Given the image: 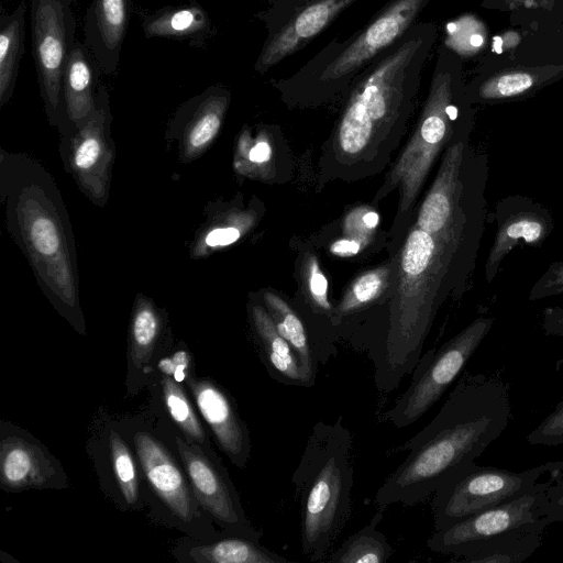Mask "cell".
<instances>
[{
  "mask_svg": "<svg viewBox=\"0 0 563 563\" xmlns=\"http://www.w3.org/2000/svg\"><path fill=\"white\" fill-rule=\"evenodd\" d=\"M189 364V354L184 350H179L172 356L162 358L158 363V368L166 376L173 377L174 380L183 382L187 377Z\"/></svg>",
  "mask_w": 563,
  "mask_h": 563,
  "instance_id": "cell-38",
  "label": "cell"
},
{
  "mask_svg": "<svg viewBox=\"0 0 563 563\" xmlns=\"http://www.w3.org/2000/svg\"><path fill=\"white\" fill-rule=\"evenodd\" d=\"M262 297L277 330L292 346L306 375L314 385L319 358L305 321L279 295L267 290Z\"/></svg>",
  "mask_w": 563,
  "mask_h": 563,
  "instance_id": "cell-25",
  "label": "cell"
},
{
  "mask_svg": "<svg viewBox=\"0 0 563 563\" xmlns=\"http://www.w3.org/2000/svg\"><path fill=\"white\" fill-rule=\"evenodd\" d=\"M190 556L198 563H286L289 559L272 551L260 541L238 536L191 549Z\"/></svg>",
  "mask_w": 563,
  "mask_h": 563,
  "instance_id": "cell-28",
  "label": "cell"
},
{
  "mask_svg": "<svg viewBox=\"0 0 563 563\" xmlns=\"http://www.w3.org/2000/svg\"><path fill=\"white\" fill-rule=\"evenodd\" d=\"M482 43H483V37H482V35H479V34H473V35L471 36V44H472L473 46H476V47H477V46H481V45H482Z\"/></svg>",
  "mask_w": 563,
  "mask_h": 563,
  "instance_id": "cell-44",
  "label": "cell"
},
{
  "mask_svg": "<svg viewBox=\"0 0 563 563\" xmlns=\"http://www.w3.org/2000/svg\"><path fill=\"white\" fill-rule=\"evenodd\" d=\"M357 0H268L256 18L266 37L254 64L260 75L306 47Z\"/></svg>",
  "mask_w": 563,
  "mask_h": 563,
  "instance_id": "cell-12",
  "label": "cell"
},
{
  "mask_svg": "<svg viewBox=\"0 0 563 563\" xmlns=\"http://www.w3.org/2000/svg\"><path fill=\"white\" fill-rule=\"evenodd\" d=\"M396 256L388 263L358 275L343 292L333 309V325L339 328L345 319L377 303L391 294L395 279Z\"/></svg>",
  "mask_w": 563,
  "mask_h": 563,
  "instance_id": "cell-24",
  "label": "cell"
},
{
  "mask_svg": "<svg viewBox=\"0 0 563 563\" xmlns=\"http://www.w3.org/2000/svg\"><path fill=\"white\" fill-rule=\"evenodd\" d=\"M301 278L313 313L318 317H324L333 325L334 308H332L328 298V280L314 254L308 253L305 256L301 266Z\"/></svg>",
  "mask_w": 563,
  "mask_h": 563,
  "instance_id": "cell-32",
  "label": "cell"
},
{
  "mask_svg": "<svg viewBox=\"0 0 563 563\" xmlns=\"http://www.w3.org/2000/svg\"><path fill=\"white\" fill-rule=\"evenodd\" d=\"M434 38L431 23L416 22L355 77L325 145L324 173L355 180L388 164L415 109Z\"/></svg>",
  "mask_w": 563,
  "mask_h": 563,
  "instance_id": "cell-1",
  "label": "cell"
},
{
  "mask_svg": "<svg viewBox=\"0 0 563 563\" xmlns=\"http://www.w3.org/2000/svg\"><path fill=\"white\" fill-rule=\"evenodd\" d=\"M446 56L441 53L429 93L410 139L374 196V200L379 201L398 189L395 227L399 229L412 214L437 158L442 155L460 126L467 120L466 113L461 112V104L455 101L457 97L454 93L453 77Z\"/></svg>",
  "mask_w": 563,
  "mask_h": 563,
  "instance_id": "cell-6",
  "label": "cell"
},
{
  "mask_svg": "<svg viewBox=\"0 0 563 563\" xmlns=\"http://www.w3.org/2000/svg\"><path fill=\"white\" fill-rule=\"evenodd\" d=\"M271 157L272 148L265 140H258V142L254 143V145L247 151V159L252 164H266L269 162Z\"/></svg>",
  "mask_w": 563,
  "mask_h": 563,
  "instance_id": "cell-41",
  "label": "cell"
},
{
  "mask_svg": "<svg viewBox=\"0 0 563 563\" xmlns=\"http://www.w3.org/2000/svg\"><path fill=\"white\" fill-rule=\"evenodd\" d=\"M495 219L497 231L484 267L487 283L495 279L506 255L521 241L539 247L554 229L550 210L521 195L499 199L495 205Z\"/></svg>",
  "mask_w": 563,
  "mask_h": 563,
  "instance_id": "cell-14",
  "label": "cell"
},
{
  "mask_svg": "<svg viewBox=\"0 0 563 563\" xmlns=\"http://www.w3.org/2000/svg\"><path fill=\"white\" fill-rule=\"evenodd\" d=\"M161 330V319L146 300H141L131 322V361L134 367H142L151 357Z\"/></svg>",
  "mask_w": 563,
  "mask_h": 563,
  "instance_id": "cell-30",
  "label": "cell"
},
{
  "mask_svg": "<svg viewBox=\"0 0 563 563\" xmlns=\"http://www.w3.org/2000/svg\"><path fill=\"white\" fill-rule=\"evenodd\" d=\"M541 503L542 516L549 523L563 521V472L554 473Z\"/></svg>",
  "mask_w": 563,
  "mask_h": 563,
  "instance_id": "cell-36",
  "label": "cell"
},
{
  "mask_svg": "<svg viewBox=\"0 0 563 563\" xmlns=\"http://www.w3.org/2000/svg\"><path fill=\"white\" fill-rule=\"evenodd\" d=\"M387 507L378 506L367 525L351 534L330 553V563H385L393 555V548L386 537L377 529Z\"/></svg>",
  "mask_w": 563,
  "mask_h": 563,
  "instance_id": "cell-27",
  "label": "cell"
},
{
  "mask_svg": "<svg viewBox=\"0 0 563 563\" xmlns=\"http://www.w3.org/2000/svg\"><path fill=\"white\" fill-rule=\"evenodd\" d=\"M544 531L508 534L478 547L468 556L457 560L464 563H520L541 545Z\"/></svg>",
  "mask_w": 563,
  "mask_h": 563,
  "instance_id": "cell-29",
  "label": "cell"
},
{
  "mask_svg": "<svg viewBox=\"0 0 563 563\" xmlns=\"http://www.w3.org/2000/svg\"><path fill=\"white\" fill-rule=\"evenodd\" d=\"M176 443L200 504L227 528L260 541L262 533L245 517L240 498L224 474L181 439L176 438Z\"/></svg>",
  "mask_w": 563,
  "mask_h": 563,
  "instance_id": "cell-15",
  "label": "cell"
},
{
  "mask_svg": "<svg viewBox=\"0 0 563 563\" xmlns=\"http://www.w3.org/2000/svg\"><path fill=\"white\" fill-rule=\"evenodd\" d=\"M31 41L41 97L53 124L67 123L63 76L76 44L73 0H31Z\"/></svg>",
  "mask_w": 563,
  "mask_h": 563,
  "instance_id": "cell-10",
  "label": "cell"
},
{
  "mask_svg": "<svg viewBox=\"0 0 563 563\" xmlns=\"http://www.w3.org/2000/svg\"><path fill=\"white\" fill-rule=\"evenodd\" d=\"M230 100V90L219 84L208 87L183 104L176 114V122L184 129L186 156L200 154L216 139Z\"/></svg>",
  "mask_w": 563,
  "mask_h": 563,
  "instance_id": "cell-20",
  "label": "cell"
},
{
  "mask_svg": "<svg viewBox=\"0 0 563 563\" xmlns=\"http://www.w3.org/2000/svg\"><path fill=\"white\" fill-rule=\"evenodd\" d=\"M550 481L518 498L476 512L445 529L434 530L427 547L457 561L482 544L518 532L544 531L550 525L542 516L541 503Z\"/></svg>",
  "mask_w": 563,
  "mask_h": 563,
  "instance_id": "cell-11",
  "label": "cell"
},
{
  "mask_svg": "<svg viewBox=\"0 0 563 563\" xmlns=\"http://www.w3.org/2000/svg\"><path fill=\"white\" fill-rule=\"evenodd\" d=\"M141 25L146 38L181 41L196 47L203 46L214 33L209 14L196 1L162 7L144 15Z\"/></svg>",
  "mask_w": 563,
  "mask_h": 563,
  "instance_id": "cell-23",
  "label": "cell"
},
{
  "mask_svg": "<svg viewBox=\"0 0 563 563\" xmlns=\"http://www.w3.org/2000/svg\"><path fill=\"white\" fill-rule=\"evenodd\" d=\"M110 453L115 479L129 504L139 498V481L132 455L118 433H110Z\"/></svg>",
  "mask_w": 563,
  "mask_h": 563,
  "instance_id": "cell-33",
  "label": "cell"
},
{
  "mask_svg": "<svg viewBox=\"0 0 563 563\" xmlns=\"http://www.w3.org/2000/svg\"><path fill=\"white\" fill-rule=\"evenodd\" d=\"M134 443L143 471L154 492L181 520L195 517L196 507L187 482L164 446L147 433H136Z\"/></svg>",
  "mask_w": 563,
  "mask_h": 563,
  "instance_id": "cell-19",
  "label": "cell"
},
{
  "mask_svg": "<svg viewBox=\"0 0 563 563\" xmlns=\"http://www.w3.org/2000/svg\"><path fill=\"white\" fill-rule=\"evenodd\" d=\"M251 319L262 361L271 377L288 386L312 387L295 350L279 333L265 306L253 305Z\"/></svg>",
  "mask_w": 563,
  "mask_h": 563,
  "instance_id": "cell-22",
  "label": "cell"
},
{
  "mask_svg": "<svg viewBox=\"0 0 563 563\" xmlns=\"http://www.w3.org/2000/svg\"><path fill=\"white\" fill-rule=\"evenodd\" d=\"M511 419L508 384L498 375L464 372L438 413L406 441V459L385 478L377 506L417 505L477 457Z\"/></svg>",
  "mask_w": 563,
  "mask_h": 563,
  "instance_id": "cell-3",
  "label": "cell"
},
{
  "mask_svg": "<svg viewBox=\"0 0 563 563\" xmlns=\"http://www.w3.org/2000/svg\"><path fill=\"white\" fill-rule=\"evenodd\" d=\"M243 232L242 224L218 227L210 230L203 238V244L209 247H222L238 241Z\"/></svg>",
  "mask_w": 563,
  "mask_h": 563,
  "instance_id": "cell-39",
  "label": "cell"
},
{
  "mask_svg": "<svg viewBox=\"0 0 563 563\" xmlns=\"http://www.w3.org/2000/svg\"><path fill=\"white\" fill-rule=\"evenodd\" d=\"M494 325V319L478 317L439 349L422 354L412 378L383 419L396 428L415 423L444 395Z\"/></svg>",
  "mask_w": 563,
  "mask_h": 563,
  "instance_id": "cell-9",
  "label": "cell"
},
{
  "mask_svg": "<svg viewBox=\"0 0 563 563\" xmlns=\"http://www.w3.org/2000/svg\"><path fill=\"white\" fill-rule=\"evenodd\" d=\"M360 250V245L356 241H353V240H340L338 242H335L332 247H331V251L335 254H339V255H353L355 253H357V251Z\"/></svg>",
  "mask_w": 563,
  "mask_h": 563,
  "instance_id": "cell-42",
  "label": "cell"
},
{
  "mask_svg": "<svg viewBox=\"0 0 563 563\" xmlns=\"http://www.w3.org/2000/svg\"><path fill=\"white\" fill-rule=\"evenodd\" d=\"M111 119L108 89L101 85L92 114L79 128L70 129V169L80 187L96 202L107 198L108 174L113 158L109 135Z\"/></svg>",
  "mask_w": 563,
  "mask_h": 563,
  "instance_id": "cell-13",
  "label": "cell"
},
{
  "mask_svg": "<svg viewBox=\"0 0 563 563\" xmlns=\"http://www.w3.org/2000/svg\"><path fill=\"white\" fill-rule=\"evenodd\" d=\"M493 49L497 54H500L503 52V40H501V37H499V36H495L494 37Z\"/></svg>",
  "mask_w": 563,
  "mask_h": 563,
  "instance_id": "cell-43",
  "label": "cell"
},
{
  "mask_svg": "<svg viewBox=\"0 0 563 563\" xmlns=\"http://www.w3.org/2000/svg\"><path fill=\"white\" fill-rule=\"evenodd\" d=\"M100 68L85 43L76 42L65 66L63 98L67 124L82 125L96 108Z\"/></svg>",
  "mask_w": 563,
  "mask_h": 563,
  "instance_id": "cell-21",
  "label": "cell"
},
{
  "mask_svg": "<svg viewBox=\"0 0 563 563\" xmlns=\"http://www.w3.org/2000/svg\"><path fill=\"white\" fill-rule=\"evenodd\" d=\"M65 475L45 448L25 437L2 434L0 481L7 490L62 487Z\"/></svg>",
  "mask_w": 563,
  "mask_h": 563,
  "instance_id": "cell-16",
  "label": "cell"
},
{
  "mask_svg": "<svg viewBox=\"0 0 563 563\" xmlns=\"http://www.w3.org/2000/svg\"><path fill=\"white\" fill-rule=\"evenodd\" d=\"M131 12L132 0H91L87 8L84 43L107 75L118 69Z\"/></svg>",
  "mask_w": 563,
  "mask_h": 563,
  "instance_id": "cell-18",
  "label": "cell"
},
{
  "mask_svg": "<svg viewBox=\"0 0 563 563\" xmlns=\"http://www.w3.org/2000/svg\"><path fill=\"white\" fill-rule=\"evenodd\" d=\"M455 29H456V26H455V24H453V23H450V24L448 25V30H449L450 32L455 31Z\"/></svg>",
  "mask_w": 563,
  "mask_h": 563,
  "instance_id": "cell-45",
  "label": "cell"
},
{
  "mask_svg": "<svg viewBox=\"0 0 563 563\" xmlns=\"http://www.w3.org/2000/svg\"><path fill=\"white\" fill-rule=\"evenodd\" d=\"M429 0H389L362 29L334 37L288 77L271 80L289 107L343 98L355 77L417 22Z\"/></svg>",
  "mask_w": 563,
  "mask_h": 563,
  "instance_id": "cell-5",
  "label": "cell"
},
{
  "mask_svg": "<svg viewBox=\"0 0 563 563\" xmlns=\"http://www.w3.org/2000/svg\"><path fill=\"white\" fill-rule=\"evenodd\" d=\"M542 329L548 335L563 336V306L549 307L543 311Z\"/></svg>",
  "mask_w": 563,
  "mask_h": 563,
  "instance_id": "cell-40",
  "label": "cell"
},
{
  "mask_svg": "<svg viewBox=\"0 0 563 563\" xmlns=\"http://www.w3.org/2000/svg\"><path fill=\"white\" fill-rule=\"evenodd\" d=\"M353 438L343 418L313 424L291 476L299 507L300 544L310 562L327 561L350 520Z\"/></svg>",
  "mask_w": 563,
  "mask_h": 563,
  "instance_id": "cell-4",
  "label": "cell"
},
{
  "mask_svg": "<svg viewBox=\"0 0 563 563\" xmlns=\"http://www.w3.org/2000/svg\"><path fill=\"white\" fill-rule=\"evenodd\" d=\"M26 5L18 7L0 18V104L11 99L15 88L20 64L25 52Z\"/></svg>",
  "mask_w": 563,
  "mask_h": 563,
  "instance_id": "cell-26",
  "label": "cell"
},
{
  "mask_svg": "<svg viewBox=\"0 0 563 563\" xmlns=\"http://www.w3.org/2000/svg\"><path fill=\"white\" fill-rule=\"evenodd\" d=\"M532 84L533 79L528 74L517 73L505 75L497 80L495 92L488 98L514 97L531 88Z\"/></svg>",
  "mask_w": 563,
  "mask_h": 563,
  "instance_id": "cell-37",
  "label": "cell"
},
{
  "mask_svg": "<svg viewBox=\"0 0 563 563\" xmlns=\"http://www.w3.org/2000/svg\"><path fill=\"white\" fill-rule=\"evenodd\" d=\"M563 295V261L551 263L529 291V300Z\"/></svg>",
  "mask_w": 563,
  "mask_h": 563,
  "instance_id": "cell-35",
  "label": "cell"
},
{
  "mask_svg": "<svg viewBox=\"0 0 563 563\" xmlns=\"http://www.w3.org/2000/svg\"><path fill=\"white\" fill-rule=\"evenodd\" d=\"M532 445L563 444V399L527 437Z\"/></svg>",
  "mask_w": 563,
  "mask_h": 563,
  "instance_id": "cell-34",
  "label": "cell"
},
{
  "mask_svg": "<svg viewBox=\"0 0 563 563\" xmlns=\"http://www.w3.org/2000/svg\"><path fill=\"white\" fill-rule=\"evenodd\" d=\"M36 179L18 183L8 190V214L14 216L16 235L51 291L66 306L76 303V284L70 243L63 218L46 185Z\"/></svg>",
  "mask_w": 563,
  "mask_h": 563,
  "instance_id": "cell-7",
  "label": "cell"
},
{
  "mask_svg": "<svg viewBox=\"0 0 563 563\" xmlns=\"http://www.w3.org/2000/svg\"><path fill=\"white\" fill-rule=\"evenodd\" d=\"M563 470L562 461L512 472L475 462L457 471L432 495L434 530L445 529L476 512L518 498L538 488L544 474Z\"/></svg>",
  "mask_w": 563,
  "mask_h": 563,
  "instance_id": "cell-8",
  "label": "cell"
},
{
  "mask_svg": "<svg viewBox=\"0 0 563 563\" xmlns=\"http://www.w3.org/2000/svg\"><path fill=\"white\" fill-rule=\"evenodd\" d=\"M163 394L166 407L173 420L192 440L202 443L206 439L205 432L190 406L184 390L173 380L165 376L163 379Z\"/></svg>",
  "mask_w": 563,
  "mask_h": 563,
  "instance_id": "cell-31",
  "label": "cell"
},
{
  "mask_svg": "<svg viewBox=\"0 0 563 563\" xmlns=\"http://www.w3.org/2000/svg\"><path fill=\"white\" fill-rule=\"evenodd\" d=\"M189 385L219 445L236 466L244 467L251 454L250 433L232 399L209 380H190Z\"/></svg>",
  "mask_w": 563,
  "mask_h": 563,
  "instance_id": "cell-17",
  "label": "cell"
},
{
  "mask_svg": "<svg viewBox=\"0 0 563 563\" xmlns=\"http://www.w3.org/2000/svg\"><path fill=\"white\" fill-rule=\"evenodd\" d=\"M481 238L457 232L431 235L415 223L396 256L385 334L371 350L374 382L390 393L412 373L438 310L461 295L477 257Z\"/></svg>",
  "mask_w": 563,
  "mask_h": 563,
  "instance_id": "cell-2",
  "label": "cell"
}]
</instances>
